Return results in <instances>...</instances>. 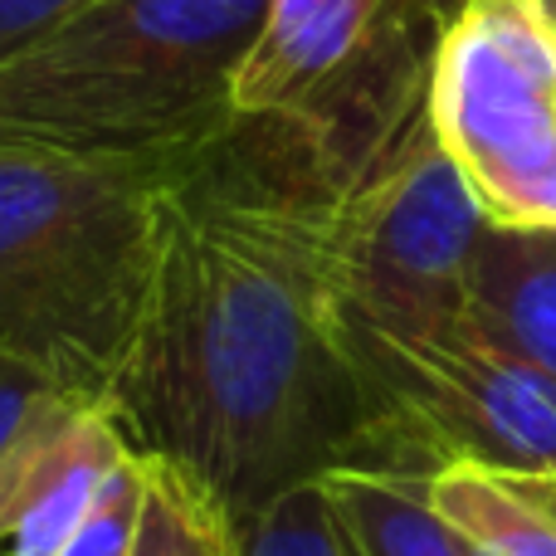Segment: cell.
Returning <instances> with one entry per match:
<instances>
[{
  "mask_svg": "<svg viewBox=\"0 0 556 556\" xmlns=\"http://www.w3.org/2000/svg\"><path fill=\"white\" fill-rule=\"evenodd\" d=\"M332 191L298 142L230 117L166 162L162 244L113 405L137 454L191 473L230 522L376 469V415L323 269Z\"/></svg>",
  "mask_w": 556,
  "mask_h": 556,
  "instance_id": "6da1fadb",
  "label": "cell"
},
{
  "mask_svg": "<svg viewBox=\"0 0 556 556\" xmlns=\"http://www.w3.org/2000/svg\"><path fill=\"white\" fill-rule=\"evenodd\" d=\"M166 162L0 142V362L108 401L162 244Z\"/></svg>",
  "mask_w": 556,
  "mask_h": 556,
  "instance_id": "7a4b0ae2",
  "label": "cell"
},
{
  "mask_svg": "<svg viewBox=\"0 0 556 556\" xmlns=\"http://www.w3.org/2000/svg\"><path fill=\"white\" fill-rule=\"evenodd\" d=\"M269 0H88L0 59V142L181 162L230 127Z\"/></svg>",
  "mask_w": 556,
  "mask_h": 556,
  "instance_id": "3957f363",
  "label": "cell"
},
{
  "mask_svg": "<svg viewBox=\"0 0 556 556\" xmlns=\"http://www.w3.org/2000/svg\"><path fill=\"white\" fill-rule=\"evenodd\" d=\"M450 0H269L230 117L293 132L342 201L425 117Z\"/></svg>",
  "mask_w": 556,
  "mask_h": 556,
  "instance_id": "277c9868",
  "label": "cell"
},
{
  "mask_svg": "<svg viewBox=\"0 0 556 556\" xmlns=\"http://www.w3.org/2000/svg\"><path fill=\"white\" fill-rule=\"evenodd\" d=\"M337 313V332L376 415L371 473H440L483 464L493 473H556V386L473 327L405 337Z\"/></svg>",
  "mask_w": 556,
  "mask_h": 556,
  "instance_id": "5b68a950",
  "label": "cell"
},
{
  "mask_svg": "<svg viewBox=\"0 0 556 556\" xmlns=\"http://www.w3.org/2000/svg\"><path fill=\"white\" fill-rule=\"evenodd\" d=\"M425 113L483 220L556 230V0H459Z\"/></svg>",
  "mask_w": 556,
  "mask_h": 556,
  "instance_id": "8992f818",
  "label": "cell"
},
{
  "mask_svg": "<svg viewBox=\"0 0 556 556\" xmlns=\"http://www.w3.org/2000/svg\"><path fill=\"white\" fill-rule=\"evenodd\" d=\"M483 230L489 220L425 113L401 147L327 211L323 269L332 303L386 332H450L469 307V269Z\"/></svg>",
  "mask_w": 556,
  "mask_h": 556,
  "instance_id": "52a82bcc",
  "label": "cell"
},
{
  "mask_svg": "<svg viewBox=\"0 0 556 556\" xmlns=\"http://www.w3.org/2000/svg\"><path fill=\"white\" fill-rule=\"evenodd\" d=\"M132 454L113 405L49 391L0 454V556H59L103 479Z\"/></svg>",
  "mask_w": 556,
  "mask_h": 556,
  "instance_id": "ba28073f",
  "label": "cell"
},
{
  "mask_svg": "<svg viewBox=\"0 0 556 556\" xmlns=\"http://www.w3.org/2000/svg\"><path fill=\"white\" fill-rule=\"evenodd\" d=\"M464 327L556 386V230H483Z\"/></svg>",
  "mask_w": 556,
  "mask_h": 556,
  "instance_id": "9c48e42d",
  "label": "cell"
},
{
  "mask_svg": "<svg viewBox=\"0 0 556 556\" xmlns=\"http://www.w3.org/2000/svg\"><path fill=\"white\" fill-rule=\"evenodd\" d=\"M425 498L469 556H556V518L513 473L444 464L425 479Z\"/></svg>",
  "mask_w": 556,
  "mask_h": 556,
  "instance_id": "30bf717a",
  "label": "cell"
},
{
  "mask_svg": "<svg viewBox=\"0 0 556 556\" xmlns=\"http://www.w3.org/2000/svg\"><path fill=\"white\" fill-rule=\"evenodd\" d=\"M337 513L346 518L362 556H469L464 542L430 513L420 473H327Z\"/></svg>",
  "mask_w": 556,
  "mask_h": 556,
  "instance_id": "8fae6325",
  "label": "cell"
},
{
  "mask_svg": "<svg viewBox=\"0 0 556 556\" xmlns=\"http://www.w3.org/2000/svg\"><path fill=\"white\" fill-rule=\"evenodd\" d=\"M132 556H240V532L191 473L147 459V498Z\"/></svg>",
  "mask_w": 556,
  "mask_h": 556,
  "instance_id": "7c38bea8",
  "label": "cell"
},
{
  "mask_svg": "<svg viewBox=\"0 0 556 556\" xmlns=\"http://www.w3.org/2000/svg\"><path fill=\"white\" fill-rule=\"evenodd\" d=\"M235 532L240 556H362L323 479L274 498L254 518L235 522Z\"/></svg>",
  "mask_w": 556,
  "mask_h": 556,
  "instance_id": "4fadbf2b",
  "label": "cell"
},
{
  "mask_svg": "<svg viewBox=\"0 0 556 556\" xmlns=\"http://www.w3.org/2000/svg\"><path fill=\"white\" fill-rule=\"evenodd\" d=\"M142 498H147V459L127 454L113 473L103 479L98 498L78 518L74 538L64 542L59 556H132L137 522H142Z\"/></svg>",
  "mask_w": 556,
  "mask_h": 556,
  "instance_id": "5bb4252c",
  "label": "cell"
},
{
  "mask_svg": "<svg viewBox=\"0 0 556 556\" xmlns=\"http://www.w3.org/2000/svg\"><path fill=\"white\" fill-rule=\"evenodd\" d=\"M84 5L88 0H0V59L29 49Z\"/></svg>",
  "mask_w": 556,
  "mask_h": 556,
  "instance_id": "9a60e30c",
  "label": "cell"
},
{
  "mask_svg": "<svg viewBox=\"0 0 556 556\" xmlns=\"http://www.w3.org/2000/svg\"><path fill=\"white\" fill-rule=\"evenodd\" d=\"M49 391H54V386L39 381L35 371H25V366H15V362H0V454L10 450L20 425L29 420V410H35Z\"/></svg>",
  "mask_w": 556,
  "mask_h": 556,
  "instance_id": "2e32d148",
  "label": "cell"
},
{
  "mask_svg": "<svg viewBox=\"0 0 556 556\" xmlns=\"http://www.w3.org/2000/svg\"><path fill=\"white\" fill-rule=\"evenodd\" d=\"M513 479H518L522 489H528L532 498H538L542 508H547L552 518H556V473H513Z\"/></svg>",
  "mask_w": 556,
  "mask_h": 556,
  "instance_id": "e0dca14e",
  "label": "cell"
},
{
  "mask_svg": "<svg viewBox=\"0 0 556 556\" xmlns=\"http://www.w3.org/2000/svg\"><path fill=\"white\" fill-rule=\"evenodd\" d=\"M450 5H459V0H450Z\"/></svg>",
  "mask_w": 556,
  "mask_h": 556,
  "instance_id": "ac0fdd59",
  "label": "cell"
}]
</instances>
